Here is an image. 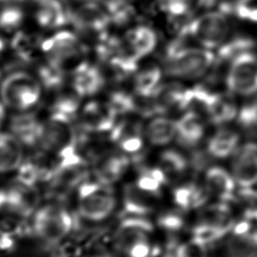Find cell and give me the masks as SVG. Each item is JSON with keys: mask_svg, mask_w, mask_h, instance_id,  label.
Returning a JSON list of instances; mask_svg holds the SVG:
<instances>
[{"mask_svg": "<svg viewBox=\"0 0 257 257\" xmlns=\"http://www.w3.org/2000/svg\"><path fill=\"white\" fill-rule=\"evenodd\" d=\"M238 123L247 131L257 128V96L241 107L238 113Z\"/></svg>", "mask_w": 257, "mask_h": 257, "instance_id": "cell-20", "label": "cell"}, {"mask_svg": "<svg viewBox=\"0 0 257 257\" xmlns=\"http://www.w3.org/2000/svg\"><path fill=\"white\" fill-rule=\"evenodd\" d=\"M248 20H251L253 22H257V8H250Z\"/></svg>", "mask_w": 257, "mask_h": 257, "instance_id": "cell-24", "label": "cell"}, {"mask_svg": "<svg viewBox=\"0 0 257 257\" xmlns=\"http://www.w3.org/2000/svg\"><path fill=\"white\" fill-rule=\"evenodd\" d=\"M116 207V199L99 181L82 183L76 194V208L79 216L89 222H101L107 219Z\"/></svg>", "mask_w": 257, "mask_h": 257, "instance_id": "cell-2", "label": "cell"}, {"mask_svg": "<svg viewBox=\"0 0 257 257\" xmlns=\"http://www.w3.org/2000/svg\"><path fill=\"white\" fill-rule=\"evenodd\" d=\"M172 59L170 72L186 78L202 76L215 63L214 53L200 48H185Z\"/></svg>", "mask_w": 257, "mask_h": 257, "instance_id": "cell-7", "label": "cell"}, {"mask_svg": "<svg viewBox=\"0 0 257 257\" xmlns=\"http://www.w3.org/2000/svg\"><path fill=\"white\" fill-rule=\"evenodd\" d=\"M158 166L164 171L169 180L182 179L190 169V161L179 151L167 150L162 153Z\"/></svg>", "mask_w": 257, "mask_h": 257, "instance_id": "cell-14", "label": "cell"}, {"mask_svg": "<svg viewBox=\"0 0 257 257\" xmlns=\"http://www.w3.org/2000/svg\"><path fill=\"white\" fill-rule=\"evenodd\" d=\"M189 9V3L180 0H172L169 4V10L175 15L187 14Z\"/></svg>", "mask_w": 257, "mask_h": 257, "instance_id": "cell-22", "label": "cell"}, {"mask_svg": "<svg viewBox=\"0 0 257 257\" xmlns=\"http://www.w3.org/2000/svg\"><path fill=\"white\" fill-rule=\"evenodd\" d=\"M19 240V230L8 226H0V253L13 251Z\"/></svg>", "mask_w": 257, "mask_h": 257, "instance_id": "cell-21", "label": "cell"}, {"mask_svg": "<svg viewBox=\"0 0 257 257\" xmlns=\"http://www.w3.org/2000/svg\"><path fill=\"white\" fill-rule=\"evenodd\" d=\"M230 171L238 187L257 186V143L239 146L231 158Z\"/></svg>", "mask_w": 257, "mask_h": 257, "instance_id": "cell-9", "label": "cell"}, {"mask_svg": "<svg viewBox=\"0 0 257 257\" xmlns=\"http://www.w3.org/2000/svg\"><path fill=\"white\" fill-rule=\"evenodd\" d=\"M178 142L185 148L197 147L205 135V124L196 111L187 112L177 122Z\"/></svg>", "mask_w": 257, "mask_h": 257, "instance_id": "cell-12", "label": "cell"}, {"mask_svg": "<svg viewBox=\"0 0 257 257\" xmlns=\"http://www.w3.org/2000/svg\"><path fill=\"white\" fill-rule=\"evenodd\" d=\"M73 227L70 213L59 206L46 205L33 215L32 229L42 240L57 243L67 237Z\"/></svg>", "mask_w": 257, "mask_h": 257, "instance_id": "cell-3", "label": "cell"}, {"mask_svg": "<svg viewBox=\"0 0 257 257\" xmlns=\"http://www.w3.org/2000/svg\"><path fill=\"white\" fill-rule=\"evenodd\" d=\"M95 257H111V256L106 255V254H100V255H96Z\"/></svg>", "mask_w": 257, "mask_h": 257, "instance_id": "cell-26", "label": "cell"}, {"mask_svg": "<svg viewBox=\"0 0 257 257\" xmlns=\"http://www.w3.org/2000/svg\"><path fill=\"white\" fill-rule=\"evenodd\" d=\"M249 217H251V218L257 223V209H256V210L253 212V214H252L251 216H249Z\"/></svg>", "mask_w": 257, "mask_h": 257, "instance_id": "cell-25", "label": "cell"}, {"mask_svg": "<svg viewBox=\"0 0 257 257\" xmlns=\"http://www.w3.org/2000/svg\"><path fill=\"white\" fill-rule=\"evenodd\" d=\"M240 136L237 132L230 128L218 130L207 142V155L216 160L232 158L239 148Z\"/></svg>", "mask_w": 257, "mask_h": 257, "instance_id": "cell-11", "label": "cell"}, {"mask_svg": "<svg viewBox=\"0 0 257 257\" xmlns=\"http://www.w3.org/2000/svg\"><path fill=\"white\" fill-rule=\"evenodd\" d=\"M235 220L232 203L210 201L196 212V217L189 227V238L209 248L223 241Z\"/></svg>", "mask_w": 257, "mask_h": 257, "instance_id": "cell-1", "label": "cell"}, {"mask_svg": "<svg viewBox=\"0 0 257 257\" xmlns=\"http://www.w3.org/2000/svg\"><path fill=\"white\" fill-rule=\"evenodd\" d=\"M5 208L15 213L25 214L31 211L35 204V197L32 193V187L18 183V186H14L9 190H5Z\"/></svg>", "mask_w": 257, "mask_h": 257, "instance_id": "cell-15", "label": "cell"}, {"mask_svg": "<svg viewBox=\"0 0 257 257\" xmlns=\"http://www.w3.org/2000/svg\"><path fill=\"white\" fill-rule=\"evenodd\" d=\"M156 227L163 233L171 236L179 235L187 229V221L185 213L173 209L168 210L158 215L156 220Z\"/></svg>", "mask_w": 257, "mask_h": 257, "instance_id": "cell-16", "label": "cell"}, {"mask_svg": "<svg viewBox=\"0 0 257 257\" xmlns=\"http://www.w3.org/2000/svg\"><path fill=\"white\" fill-rule=\"evenodd\" d=\"M170 198L174 208L185 214L196 213L211 201L202 182L192 180L178 183L171 190Z\"/></svg>", "mask_w": 257, "mask_h": 257, "instance_id": "cell-10", "label": "cell"}, {"mask_svg": "<svg viewBox=\"0 0 257 257\" xmlns=\"http://www.w3.org/2000/svg\"><path fill=\"white\" fill-rule=\"evenodd\" d=\"M172 1V0H171ZM180 1H185V2H187V3H189L190 1H192V0H180Z\"/></svg>", "mask_w": 257, "mask_h": 257, "instance_id": "cell-27", "label": "cell"}, {"mask_svg": "<svg viewBox=\"0 0 257 257\" xmlns=\"http://www.w3.org/2000/svg\"><path fill=\"white\" fill-rule=\"evenodd\" d=\"M126 163L119 158H112L107 163L101 164L96 171L97 181L104 185H110L121 178L124 173Z\"/></svg>", "mask_w": 257, "mask_h": 257, "instance_id": "cell-18", "label": "cell"}, {"mask_svg": "<svg viewBox=\"0 0 257 257\" xmlns=\"http://www.w3.org/2000/svg\"><path fill=\"white\" fill-rule=\"evenodd\" d=\"M226 83L232 93L252 94L257 92V56L247 51L233 58Z\"/></svg>", "mask_w": 257, "mask_h": 257, "instance_id": "cell-6", "label": "cell"}, {"mask_svg": "<svg viewBox=\"0 0 257 257\" xmlns=\"http://www.w3.org/2000/svg\"><path fill=\"white\" fill-rule=\"evenodd\" d=\"M217 0H198V6L202 8H212Z\"/></svg>", "mask_w": 257, "mask_h": 257, "instance_id": "cell-23", "label": "cell"}, {"mask_svg": "<svg viewBox=\"0 0 257 257\" xmlns=\"http://www.w3.org/2000/svg\"><path fill=\"white\" fill-rule=\"evenodd\" d=\"M177 134V123L169 119L156 121L151 131V141L156 145H166L170 143Z\"/></svg>", "mask_w": 257, "mask_h": 257, "instance_id": "cell-19", "label": "cell"}, {"mask_svg": "<svg viewBox=\"0 0 257 257\" xmlns=\"http://www.w3.org/2000/svg\"><path fill=\"white\" fill-rule=\"evenodd\" d=\"M255 46V41L250 37L238 36L222 45L218 51L219 62H224L235 58L237 55L247 52Z\"/></svg>", "mask_w": 257, "mask_h": 257, "instance_id": "cell-17", "label": "cell"}, {"mask_svg": "<svg viewBox=\"0 0 257 257\" xmlns=\"http://www.w3.org/2000/svg\"><path fill=\"white\" fill-rule=\"evenodd\" d=\"M213 124H224L237 115V107L226 96L213 92L203 108Z\"/></svg>", "mask_w": 257, "mask_h": 257, "instance_id": "cell-13", "label": "cell"}, {"mask_svg": "<svg viewBox=\"0 0 257 257\" xmlns=\"http://www.w3.org/2000/svg\"><path fill=\"white\" fill-rule=\"evenodd\" d=\"M186 28L203 46L214 48L225 40L229 32V23L225 14L209 12L190 21Z\"/></svg>", "mask_w": 257, "mask_h": 257, "instance_id": "cell-5", "label": "cell"}, {"mask_svg": "<svg viewBox=\"0 0 257 257\" xmlns=\"http://www.w3.org/2000/svg\"><path fill=\"white\" fill-rule=\"evenodd\" d=\"M222 243L225 257H256L257 223L249 216L236 218Z\"/></svg>", "mask_w": 257, "mask_h": 257, "instance_id": "cell-4", "label": "cell"}, {"mask_svg": "<svg viewBox=\"0 0 257 257\" xmlns=\"http://www.w3.org/2000/svg\"><path fill=\"white\" fill-rule=\"evenodd\" d=\"M201 182L211 201L233 203L238 185L230 169L212 165L204 170Z\"/></svg>", "mask_w": 257, "mask_h": 257, "instance_id": "cell-8", "label": "cell"}]
</instances>
